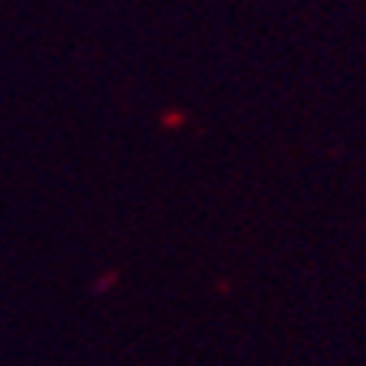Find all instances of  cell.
Instances as JSON below:
<instances>
[]
</instances>
